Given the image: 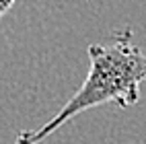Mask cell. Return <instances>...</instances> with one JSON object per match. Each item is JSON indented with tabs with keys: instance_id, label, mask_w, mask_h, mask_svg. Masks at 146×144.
I'll return each mask as SVG.
<instances>
[{
	"instance_id": "7a4b0ae2",
	"label": "cell",
	"mask_w": 146,
	"mask_h": 144,
	"mask_svg": "<svg viewBox=\"0 0 146 144\" xmlns=\"http://www.w3.org/2000/svg\"><path fill=\"white\" fill-rule=\"evenodd\" d=\"M13 4H15V0H0V19H2L8 11H11Z\"/></svg>"
},
{
	"instance_id": "6da1fadb",
	"label": "cell",
	"mask_w": 146,
	"mask_h": 144,
	"mask_svg": "<svg viewBox=\"0 0 146 144\" xmlns=\"http://www.w3.org/2000/svg\"><path fill=\"white\" fill-rule=\"evenodd\" d=\"M132 37V29H123L105 43H91L86 50L91 68L80 89L41 128L19 132L15 144H39L74 115L105 103L121 109L138 103L140 86L146 82V54Z\"/></svg>"
},
{
	"instance_id": "3957f363",
	"label": "cell",
	"mask_w": 146,
	"mask_h": 144,
	"mask_svg": "<svg viewBox=\"0 0 146 144\" xmlns=\"http://www.w3.org/2000/svg\"><path fill=\"white\" fill-rule=\"evenodd\" d=\"M86 2H91V0H86Z\"/></svg>"
}]
</instances>
